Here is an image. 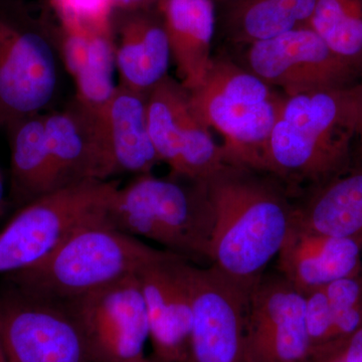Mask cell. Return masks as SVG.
Returning <instances> with one entry per match:
<instances>
[{"instance_id": "obj_1", "label": "cell", "mask_w": 362, "mask_h": 362, "mask_svg": "<svg viewBox=\"0 0 362 362\" xmlns=\"http://www.w3.org/2000/svg\"><path fill=\"white\" fill-rule=\"evenodd\" d=\"M361 112V84L284 95L261 173L276 178L291 195L342 173L349 168Z\"/></svg>"}, {"instance_id": "obj_2", "label": "cell", "mask_w": 362, "mask_h": 362, "mask_svg": "<svg viewBox=\"0 0 362 362\" xmlns=\"http://www.w3.org/2000/svg\"><path fill=\"white\" fill-rule=\"evenodd\" d=\"M206 185L214 214L211 265L252 290L291 228V194L267 173L230 164Z\"/></svg>"}, {"instance_id": "obj_3", "label": "cell", "mask_w": 362, "mask_h": 362, "mask_svg": "<svg viewBox=\"0 0 362 362\" xmlns=\"http://www.w3.org/2000/svg\"><path fill=\"white\" fill-rule=\"evenodd\" d=\"M105 226L154 240L195 265H211L214 214L206 181L137 175L112 195Z\"/></svg>"}, {"instance_id": "obj_4", "label": "cell", "mask_w": 362, "mask_h": 362, "mask_svg": "<svg viewBox=\"0 0 362 362\" xmlns=\"http://www.w3.org/2000/svg\"><path fill=\"white\" fill-rule=\"evenodd\" d=\"M168 252L113 228L90 226L40 263L9 274L7 281L28 294L65 302L134 275Z\"/></svg>"}, {"instance_id": "obj_5", "label": "cell", "mask_w": 362, "mask_h": 362, "mask_svg": "<svg viewBox=\"0 0 362 362\" xmlns=\"http://www.w3.org/2000/svg\"><path fill=\"white\" fill-rule=\"evenodd\" d=\"M187 90L199 119L223 137L226 163L261 171L284 95L247 69L216 59L202 82Z\"/></svg>"}, {"instance_id": "obj_6", "label": "cell", "mask_w": 362, "mask_h": 362, "mask_svg": "<svg viewBox=\"0 0 362 362\" xmlns=\"http://www.w3.org/2000/svg\"><path fill=\"white\" fill-rule=\"evenodd\" d=\"M118 187L114 180L84 181L21 207L0 232V274L30 268L78 230L105 226L107 207Z\"/></svg>"}, {"instance_id": "obj_7", "label": "cell", "mask_w": 362, "mask_h": 362, "mask_svg": "<svg viewBox=\"0 0 362 362\" xmlns=\"http://www.w3.org/2000/svg\"><path fill=\"white\" fill-rule=\"evenodd\" d=\"M58 42L20 0H0V128L42 113L56 97Z\"/></svg>"}, {"instance_id": "obj_8", "label": "cell", "mask_w": 362, "mask_h": 362, "mask_svg": "<svg viewBox=\"0 0 362 362\" xmlns=\"http://www.w3.org/2000/svg\"><path fill=\"white\" fill-rule=\"evenodd\" d=\"M175 268L192 308L190 362H249L247 317L252 290L213 265L176 256Z\"/></svg>"}, {"instance_id": "obj_9", "label": "cell", "mask_w": 362, "mask_h": 362, "mask_svg": "<svg viewBox=\"0 0 362 362\" xmlns=\"http://www.w3.org/2000/svg\"><path fill=\"white\" fill-rule=\"evenodd\" d=\"M0 344L7 362H92L65 305L9 283L0 289Z\"/></svg>"}, {"instance_id": "obj_10", "label": "cell", "mask_w": 362, "mask_h": 362, "mask_svg": "<svg viewBox=\"0 0 362 362\" xmlns=\"http://www.w3.org/2000/svg\"><path fill=\"white\" fill-rule=\"evenodd\" d=\"M77 322L92 362H139L149 338L137 275L61 302Z\"/></svg>"}, {"instance_id": "obj_11", "label": "cell", "mask_w": 362, "mask_h": 362, "mask_svg": "<svg viewBox=\"0 0 362 362\" xmlns=\"http://www.w3.org/2000/svg\"><path fill=\"white\" fill-rule=\"evenodd\" d=\"M147 117L154 148L170 175L206 181L226 165L223 148L195 113L180 81L168 76L150 90Z\"/></svg>"}, {"instance_id": "obj_12", "label": "cell", "mask_w": 362, "mask_h": 362, "mask_svg": "<svg viewBox=\"0 0 362 362\" xmlns=\"http://www.w3.org/2000/svg\"><path fill=\"white\" fill-rule=\"evenodd\" d=\"M246 62L247 70L285 96L350 84L359 71L308 26L247 44Z\"/></svg>"}, {"instance_id": "obj_13", "label": "cell", "mask_w": 362, "mask_h": 362, "mask_svg": "<svg viewBox=\"0 0 362 362\" xmlns=\"http://www.w3.org/2000/svg\"><path fill=\"white\" fill-rule=\"evenodd\" d=\"M249 362H309L305 294L280 273L259 279L250 294L247 317Z\"/></svg>"}, {"instance_id": "obj_14", "label": "cell", "mask_w": 362, "mask_h": 362, "mask_svg": "<svg viewBox=\"0 0 362 362\" xmlns=\"http://www.w3.org/2000/svg\"><path fill=\"white\" fill-rule=\"evenodd\" d=\"M175 257L169 252L136 274L157 362H190L192 308L173 264Z\"/></svg>"}, {"instance_id": "obj_15", "label": "cell", "mask_w": 362, "mask_h": 362, "mask_svg": "<svg viewBox=\"0 0 362 362\" xmlns=\"http://www.w3.org/2000/svg\"><path fill=\"white\" fill-rule=\"evenodd\" d=\"M59 21L56 35L59 59L75 83V101L97 114L117 88L113 23L94 25Z\"/></svg>"}, {"instance_id": "obj_16", "label": "cell", "mask_w": 362, "mask_h": 362, "mask_svg": "<svg viewBox=\"0 0 362 362\" xmlns=\"http://www.w3.org/2000/svg\"><path fill=\"white\" fill-rule=\"evenodd\" d=\"M96 116L107 180L128 173L148 175L161 162L150 136L147 96L117 85Z\"/></svg>"}, {"instance_id": "obj_17", "label": "cell", "mask_w": 362, "mask_h": 362, "mask_svg": "<svg viewBox=\"0 0 362 362\" xmlns=\"http://www.w3.org/2000/svg\"><path fill=\"white\" fill-rule=\"evenodd\" d=\"M45 126L56 190L108 180L96 114L74 100L64 110L45 114Z\"/></svg>"}, {"instance_id": "obj_18", "label": "cell", "mask_w": 362, "mask_h": 362, "mask_svg": "<svg viewBox=\"0 0 362 362\" xmlns=\"http://www.w3.org/2000/svg\"><path fill=\"white\" fill-rule=\"evenodd\" d=\"M277 258L279 273L303 294L362 270V250L356 242L295 223Z\"/></svg>"}, {"instance_id": "obj_19", "label": "cell", "mask_w": 362, "mask_h": 362, "mask_svg": "<svg viewBox=\"0 0 362 362\" xmlns=\"http://www.w3.org/2000/svg\"><path fill=\"white\" fill-rule=\"evenodd\" d=\"M126 13L119 21L115 42L119 86L147 96L168 76L170 45L162 21L144 9Z\"/></svg>"}, {"instance_id": "obj_20", "label": "cell", "mask_w": 362, "mask_h": 362, "mask_svg": "<svg viewBox=\"0 0 362 362\" xmlns=\"http://www.w3.org/2000/svg\"><path fill=\"white\" fill-rule=\"evenodd\" d=\"M158 4L180 82L185 89H194L213 63V0H158Z\"/></svg>"}, {"instance_id": "obj_21", "label": "cell", "mask_w": 362, "mask_h": 362, "mask_svg": "<svg viewBox=\"0 0 362 362\" xmlns=\"http://www.w3.org/2000/svg\"><path fill=\"white\" fill-rule=\"evenodd\" d=\"M293 223L323 235L354 240L362 250V166L347 168L294 202Z\"/></svg>"}, {"instance_id": "obj_22", "label": "cell", "mask_w": 362, "mask_h": 362, "mask_svg": "<svg viewBox=\"0 0 362 362\" xmlns=\"http://www.w3.org/2000/svg\"><path fill=\"white\" fill-rule=\"evenodd\" d=\"M6 128L11 146V202L23 207L56 192L45 114L23 117L7 124Z\"/></svg>"}, {"instance_id": "obj_23", "label": "cell", "mask_w": 362, "mask_h": 362, "mask_svg": "<svg viewBox=\"0 0 362 362\" xmlns=\"http://www.w3.org/2000/svg\"><path fill=\"white\" fill-rule=\"evenodd\" d=\"M317 0H238L230 13L233 37L252 44L308 26Z\"/></svg>"}, {"instance_id": "obj_24", "label": "cell", "mask_w": 362, "mask_h": 362, "mask_svg": "<svg viewBox=\"0 0 362 362\" xmlns=\"http://www.w3.org/2000/svg\"><path fill=\"white\" fill-rule=\"evenodd\" d=\"M308 28L347 63L362 66V0H317Z\"/></svg>"}, {"instance_id": "obj_25", "label": "cell", "mask_w": 362, "mask_h": 362, "mask_svg": "<svg viewBox=\"0 0 362 362\" xmlns=\"http://www.w3.org/2000/svg\"><path fill=\"white\" fill-rule=\"evenodd\" d=\"M323 289L332 313L333 356L362 326V270L333 281Z\"/></svg>"}, {"instance_id": "obj_26", "label": "cell", "mask_w": 362, "mask_h": 362, "mask_svg": "<svg viewBox=\"0 0 362 362\" xmlns=\"http://www.w3.org/2000/svg\"><path fill=\"white\" fill-rule=\"evenodd\" d=\"M51 4L59 18L90 25L113 21V8L109 0H51Z\"/></svg>"}, {"instance_id": "obj_27", "label": "cell", "mask_w": 362, "mask_h": 362, "mask_svg": "<svg viewBox=\"0 0 362 362\" xmlns=\"http://www.w3.org/2000/svg\"><path fill=\"white\" fill-rule=\"evenodd\" d=\"M333 356L341 357L345 362H362V326Z\"/></svg>"}, {"instance_id": "obj_28", "label": "cell", "mask_w": 362, "mask_h": 362, "mask_svg": "<svg viewBox=\"0 0 362 362\" xmlns=\"http://www.w3.org/2000/svg\"><path fill=\"white\" fill-rule=\"evenodd\" d=\"M154 0H109L112 8L124 11H141Z\"/></svg>"}, {"instance_id": "obj_29", "label": "cell", "mask_w": 362, "mask_h": 362, "mask_svg": "<svg viewBox=\"0 0 362 362\" xmlns=\"http://www.w3.org/2000/svg\"><path fill=\"white\" fill-rule=\"evenodd\" d=\"M309 362H345L341 357L338 356H331L326 357V358L319 359V361H309Z\"/></svg>"}, {"instance_id": "obj_30", "label": "cell", "mask_w": 362, "mask_h": 362, "mask_svg": "<svg viewBox=\"0 0 362 362\" xmlns=\"http://www.w3.org/2000/svg\"><path fill=\"white\" fill-rule=\"evenodd\" d=\"M4 194H6V192H4V176H2L1 171H0V206L4 204Z\"/></svg>"}, {"instance_id": "obj_31", "label": "cell", "mask_w": 362, "mask_h": 362, "mask_svg": "<svg viewBox=\"0 0 362 362\" xmlns=\"http://www.w3.org/2000/svg\"><path fill=\"white\" fill-rule=\"evenodd\" d=\"M0 362H7L6 354H4V349H2L1 344H0Z\"/></svg>"}, {"instance_id": "obj_32", "label": "cell", "mask_w": 362, "mask_h": 362, "mask_svg": "<svg viewBox=\"0 0 362 362\" xmlns=\"http://www.w3.org/2000/svg\"><path fill=\"white\" fill-rule=\"evenodd\" d=\"M358 135L361 136V141H362V112H361V123H359Z\"/></svg>"}, {"instance_id": "obj_33", "label": "cell", "mask_w": 362, "mask_h": 362, "mask_svg": "<svg viewBox=\"0 0 362 362\" xmlns=\"http://www.w3.org/2000/svg\"><path fill=\"white\" fill-rule=\"evenodd\" d=\"M139 362H157V361H156V359H149V358H147V357H146V358L143 359V361H139Z\"/></svg>"}]
</instances>
